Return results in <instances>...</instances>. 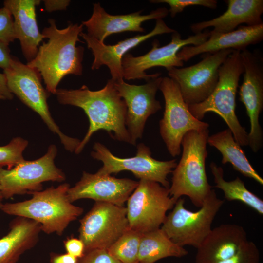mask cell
<instances>
[{
  "label": "cell",
  "mask_w": 263,
  "mask_h": 263,
  "mask_svg": "<svg viewBox=\"0 0 263 263\" xmlns=\"http://www.w3.org/2000/svg\"><path fill=\"white\" fill-rule=\"evenodd\" d=\"M242 226L224 224L211 229L197 248L195 263H216L236 254L248 242Z\"/></svg>",
  "instance_id": "20"
},
{
  "label": "cell",
  "mask_w": 263,
  "mask_h": 263,
  "mask_svg": "<svg viewBox=\"0 0 263 263\" xmlns=\"http://www.w3.org/2000/svg\"><path fill=\"white\" fill-rule=\"evenodd\" d=\"M11 57L8 45L0 41V68L3 70L8 68Z\"/></svg>",
  "instance_id": "36"
},
{
  "label": "cell",
  "mask_w": 263,
  "mask_h": 263,
  "mask_svg": "<svg viewBox=\"0 0 263 263\" xmlns=\"http://www.w3.org/2000/svg\"><path fill=\"white\" fill-rule=\"evenodd\" d=\"M55 94L60 104L79 107L88 118L89 128L75 154L81 153L93 135L100 130L106 131L113 139L132 145L125 124L127 107L111 79L97 91L90 90L84 85L77 89H57Z\"/></svg>",
  "instance_id": "1"
},
{
  "label": "cell",
  "mask_w": 263,
  "mask_h": 263,
  "mask_svg": "<svg viewBox=\"0 0 263 263\" xmlns=\"http://www.w3.org/2000/svg\"><path fill=\"white\" fill-rule=\"evenodd\" d=\"M0 91L4 95L6 100L13 99V94L10 92L7 88L5 75L3 73H0Z\"/></svg>",
  "instance_id": "38"
},
{
  "label": "cell",
  "mask_w": 263,
  "mask_h": 263,
  "mask_svg": "<svg viewBox=\"0 0 263 263\" xmlns=\"http://www.w3.org/2000/svg\"><path fill=\"white\" fill-rule=\"evenodd\" d=\"M188 254V251L184 247L172 242L160 228L141 235L139 263H154L163 258H181Z\"/></svg>",
  "instance_id": "26"
},
{
  "label": "cell",
  "mask_w": 263,
  "mask_h": 263,
  "mask_svg": "<svg viewBox=\"0 0 263 263\" xmlns=\"http://www.w3.org/2000/svg\"><path fill=\"white\" fill-rule=\"evenodd\" d=\"M263 39V23L248 26H241L237 29L226 33L210 31L208 39L197 46H186L177 53L184 62L202 54H213L224 50L242 51L250 45L258 43Z\"/></svg>",
  "instance_id": "21"
},
{
  "label": "cell",
  "mask_w": 263,
  "mask_h": 263,
  "mask_svg": "<svg viewBox=\"0 0 263 263\" xmlns=\"http://www.w3.org/2000/svg\"><path fill=\"white\" fill-rule=\"evenodd\" d=\"M142 10L125 15H113L108 13L99 3L94 4L93 13L89 19L82 22L87 34L101 42L110 35L126 31L144 32L143 22L153 19L165 18L169 10L159 8L147 15H141Z\"/></svg>",
  "instance_id": "19"
},
{
  "label": "cell",
  "mask_w": 263,
  "mask_h": 263,
  "mask_svg": "<svg viewBox=\"0 0 263 263\" xmlns=\"http://www.w3.org/2000/svg\"><path fill=\"white\" fill-rule=\"evenodd\" d=\"M45 10L48 12L64 10L69 6V0H43Z\"/></svg>",
  "instance_id": "35"
},
{
  "label": "cell",
  "mask_w": 263,
  "mask_h": 263,
  "mask_svg": "<svg viewBox=\"0 0 263 263\" xmlns=\"http://www.w3.org/2000/svg\"><path fill=\"white\" fill-rule=\"evenodd\" d=\"M207 143L220 151L223 164H230L236 171L263 185V178L251 165L228 128L209 136Z\"/></svg>",
  "instance_id": "25"
},
{
  "label": "cell",
  "mask_w": 263,
  "mask_h": 263,
  "mask_svg": "<svg viewBox=\"0 0 263 263\" xmlns=\"http://www.w3.org/2000/svg\"><path fill=\"white\" fill-rule=\"evenodd\" d=\"M227 9L225 12L211 20L191 24V30L198 34L212 27L214 33H226L235 30L242 24L252 26L263 23V0H226Z\"/></svg>",
  "instance_id": "23"
},
{
  "label": "cell",
  "mask_w": 263,
  "mask_h": 263,
  "mask_svg": "<svg viewBox=\"0 0 263 263\" xmlns=\"http://www.w3.org/2000/svg\"><path fill=\"white\" fill-rule=\"evenodd\" d=\"M1 100H6L4 95L0 91V101Z\"/></svg>",
  "instance_id": "40"
},
{
  "label": "cell",
  "mask_w": 263,
  "mask_h": 263,
  "mask_svg": "<svg viewBox=\"0 0 263 263\" xmlns=\"http://www.w3.org/2000/svg\"><path fill=\"white\" fill-rule=\"evenodd\" d=\"M224 203V200L217 197L212 189L200 209L193 212L186 208L185 199L180 198L160 228L177 245L197 249L211 231L213 221Z\"/></svg>",
  "instance_id": "7"
},
{
  "label": "cell",
  "mask_w": 263,
  "mask_h": 263,
  "mask_svg": "<svg viewBox=\"0 0 263 263\" xmlns=\"http://www.w3.org/2000/svg\"><path fill=\"white\" fill-rule=\"evenodd\" d=\"M138 184L129 178H117L110 175L90 173L84 171L80 180L67 192L73 203L82 199H91L119 206H124Z\"/></svg>",
  "instance_id": "17"
},
{
  "label": "cell",
  "mask_w": 263,
  "mask_h": 263,
  "mask_svg": "<svg viewBox=\"0 0 263 263\" xmlns=\"http://www.w3.org/2000/svg\"><path fill=\"white\" fill-rule=\"evenodd\" d=\"M79 222L85 252L108 249L129 228L126 207L103 202H95Z\"/></svg>",
  "instance_id": "13"
},
{
  "label": "cell",
  "mask_w": 263,
  "mask_h": 263,
  "mask_svg": "<svg viewBox=\"0 0 263 263\" xmlns=\"http://www.w3.org/2000/svg\"><path fill=\"white\" fill-rule=\"evenodd\" d=\"M40 0H6L3 6L11 12L16 39L27 62L36 56L40 43L44 38L38 27L36 8Z\"/></svg>",
  "instance_id": "22"
},
{
  "label": "cell",
  "mask_w": 263,
  "mask_h": 263,
  "mask_svg": "<svg viewBox=\"0 0 263 263\" xmlns=\"http://www.w3.org/2000/svg\"><path fill=\"white\" fill-rule=\"evenodd\" d=\"M150 2L154 3H167L169 6V12L172 18L182 12L188 6H201L214 9L217 6L216 0H153Z\"/></svg>",
  "instance_id": "30"
},
{
  "label": "cell",
  "mask_w": 263,
  "mask_h": 263,
  "mask_svg": "<svg viewBox=\"0 0 263 263\" xmlns=\"http://www.w3.org/2000/svg\"><path fill=\"white\" fill-rule=\"evenodd\" d=\"M209 136L207 129L190 131L183 137L182 156L172 171L171 184L169 188V195L175 202L186 196L195 206L200 207L212 190L205 168Z\"/></svg>",
  "instance_id": "4"
},
{
  "label": "cell",
  "mask_w": 263,
  "mask_h": 263,
  "mask_svg": "<svg viewBox=\"0 0 263 263\" xmlns=\"http://www.w3.org/2000/svg\"><path fill=\"white\" fill-rule=\"evenodd\" d=\"M3 199L4 198L3 197V196L2 195L1 190H0V207L3 204L2 201H3Z\"/></svg>",
  "instance_id": "39"
},
{
  "label": "cell",
  "mask_w": 263,
  "mask_h": 263,
  "mask_svg": "<svg viewBox=\"0 0 263 263\" xmlns=\"http://www.w3.org/2000/svg\"><path fill=\"white\" fill-rule=\"evenodd\" d=\"M210 169L215 183V187L223 191L225 198L228 201H238L263 215V201L251 192L239 177L227 181L224 178V170L215 163L212 162Z\"/></svg>",
  "instance_id": "27"
},
{
  "label": "cell",
  "mask_w": 263,
  "mask_h": 263,
  "mask_svg": "<svg viewBox=\"0 0 263 263\" xmlns=\"http://www.w3.org/2000/svg\"><path fill=\"white\" fill-rule=\"evenodd\" d=\"M70 186L65 183L55 188L51 186L30 194L31 199L16 203L2 204L0 209L4 213L34 220L40 225L41 231L47 234L61 236L70 223L77 219L83 209L71 203L67 192Z\"/></svg>",
  "instance_id": "3"
},
{
  "label": "cell",
  "mask_w": 263,
  "mask_h": 263,
  "mask_svg": "<svg viewBox=\"0 0 263 263\" xmlns=\"http://www.w3.org/2000/svg\"><path fill=\"white\" fill-rule=\"evenodd\" d=\"M159 89L165 100L159 132L166 148L172 157L180 154L181 142L189 131L208 129L209 124L194 117L185 102L177 83L169 77H162Z\"/></svg>",
  "instance_id": "9"
},
{
  "label": "cell",
  "mask_w": 263,
  "mask_h": 263,
  "mask_svg": "<svg viewBox=\"0 0 263 263\" xmlns=\"http://www.w3.org/2000/svg\"><path fill=\"white\" fill-rule=\"evenodd\" d=\"M28 141L21 137L13 138L7 144L0 146V168L10 169L24 160L23 153Z\"/></svg>",
  "instance_id": "29"
},
{
  "label": "cell",
  "mask_w": 263,
  "mask_h": 263,
  "mask_svg": "<svg viewBox=\"0 0 263 263\" xmlns=\"http://www.w3.org/2000/svg\"><path fill=\"white\" fill-rule=\"evenodd\" d=\"M233 51L229 49L207 53L195 64L167 70L169 77L178 84L188 105L200 103L209 96L217 84L220 67Z\"/></svg>",
  "instance_id": "14"
},
{
  "label": "cell",
  "mask_w": 263,
  "mask_h": 263,
  "mask_svg": "<svg viewBox=\"0 0 263 263\" xmlns=\"http://www.w3.org/2000/svg\"><path fill=\"white\" fill-rule=\"evenodd\" d=\"M91 156L102 162V166L96 172L102 175L117 174L122 171H130L137 178L154 181L169 188L170 185L168 176L177 165L176 159L159 161L151 156L149 147L144 143L137 146L136 155L132 157L120 158L113 154L104 145L95 142Z\"/></svg>",
  "instance_id": "11"
},
{
  "label": "cell",
  "mask_w": 263,
  "mask_h": 263,
  "mask_svg": "<svg viewBox=\"0 0 263 263\" xmlns=\"http://www.w3.org/2000/svg\"><path fill=\"white\" fill-rule=\"evenodd\" d=\"M209 32L205 30L201 33L182 39L180 33L175 31L172 33L170 42L163 46L160 47L159 41L154 40L151 49L143 56H134L130 53L126 54L122 59L123 79L148 81L160 76V73L146 74V70L150 68L161 66L168 70L183 66L184 62L177 56L178 52L184 46H197L203 43L209 38Z\"/></svg>",
  "instance_id": "12"
},
{
  "label": "cell",
  "mask_w": 263,
  "mask_h": 263,
  "mask_svg": "<svg viewBox=\"0 0 263 263\" xmlns=\"http://www.w3.org/2000/svg\"><path fill=\"white\" fill-rule=\"evenodd\" d=\"M78 259L67 253L65 254L52 253L50 254V263H77Z\"/></svg>",
  "instance_id": "37"
},
{
  "label": "cell",
  "mask_w": 263,
  "mask_h": 263,
  "mask_svg": "<svg viewBox=\"0 0 263 263\" xmlns=\"http://www.w3.org/2000/svg\"><path fill=\"white\" fill-rule=\"evenodd\" d=\"M127 203L129 228L144 233L160 228L167 211L176 202L169 195V188L157 182L141 179Z\"/></svg>",
  "instance_id": "10"
},
{
  "label": "cell",
  "mask_w": 263,
  "mask_h": 263,
  "mask_svg": "<svg viewBox=\"0 0 263 263\" xmlns=\"http://www.w3.org/2000/svg\"><path fill=\"white\" fill-rule=\"evenodd\" d=\"M142 234L129 228L107 250L122 263H139V248Z\"/></svg>",
  "instance_id": "28"
},
{
  "label": "cell",
  "mask_w": 263,
  "mask_h": 263,
  "mask_svg": "<svg viewBox=\"0 0 263 263\" xmlns=\"http://www.w3.org/2000/svg\"><path fill=\"white\" fill-rule=\"evenodd\" d=\"M175 31L169 27L162 19H158L156 20L154 28L149 33L125 39L114 45L105 44L82 32L80 36L85 41L94 56L91 69L97 70L102 65L107 66L112 76L111 79L115 81L124 79L122 59L130 50L152 37Z\"/></svg>",
  "instance_id": "18"
},
{
  "label": "cell",
  "mask_w": 263,
  "mask_h": 263,
  "mask_svg": "<svg viewBox=\"0 0 263 263\" xmlns=\"http://www.w3.org/2000/svg\"><path fill=\"white\" fill-rule=\"evenodd\" d=\"M77 263H122L106 249H94L84 252Z\"/></svg>",
  "instance_id": "33"
},
{
  "label": "cell",
  "mask_w": 263,
  "mask_h": 263,
  "mask_svg": "<svg viewBox=\"0 0 263 263\" xmlns=\"http://www.w3.org/2000/svg\"><path fill=\"white\" fill-rule=\"evenodd\" d=\"M16 39L12 15L7 8L3 6L0 9V41L9 45Z\"/></svg>",
  "instance_id": "32"
},
{
  "label": "cell",
  "mask_w": 263,
  "mask_h": 263,
  "mask_svg": "<svg viewBox=\"0 0 263 263\" xmlns=\"http://www.w3.org/2000/svg\"><path fill=\"white\" fill-rule=\"evenodd\" d=\"M244 70L241 51L234 50L220 67L218 81L212 94L200 103L188 105L190 113L199 120L207 113L217 114L225 121L241 146L248 145V133L235 113L236 96Z\"/></svg>",
  "instance_id": "5"
},
{
  "label": "cell",
  "mask_w": 263,
  "mask_h": 263,
  "mask_svg": "<svg viewBox=\"0 0 263 263\" xmlns=\"http://www.w3.org/2000/svg\"><path fill=\"white\" fill-rule=\"evenodd\" d=\"M9 228L0 238V263H16L23 253L37 244L41 231L38 222L18 216L11 221Z\"/></svg>",
  "instance_id": "24"
},
{
  "label": "cell",
  "mask_w": 263,
  "mask_h": 263,
  "mask_svg": "<svg viewBox=\"0 0 263 263\" xmlns=\"http://www.w3.org/2000/svg\"><path fill=\"white\" fill-rule=\"evenodd\" d=\"M216 263H260V252L256 244L248 241L236 254Z\"/></svg>",
  "instance_id": "31"
},
{
  "label": "cell",
  "mask_w": 263,
  "mask_h": 263,
  "mask_svg": "<svg viewBox=\"0 0 263 263\" xmlns=\"http://www.w3.org/2000/svg\"><path fill=\"white\" fill-rule=\"evenodd\" d=\"M162 79L160 76L152 78L141 85L128 84L124 79L113 81L127 107L125 124L133 145L142 138L148 118L162 108L156 99Z\"/></svg>",
  "instance_id": "16"
},
{
  "label": "cell",
  "mask_w": 263,
  "mask_h": 263,
  "mask_svg": "<svg viewBox=\"0 0 263 263\" xmlns=\"http://www.w3.org/2000/svg\"><path fill=\"white\" fill-rule=\"evenodd\" d=\"M63 244L67 253L77 259L82 257L84 254V244L79 238L73 236L68 237L63 241Z\"/></svg>",
  "instance_id": "34"
},
{
  "label": "cell",
  "mask_w": 263,
  "mask_h": 263,
  "mask_svg": "<svg viewBox=\"0 0 263 263\" xmlns=\"http://www.w3.org/2000/svg\"><path fill=\"white\" fill-rule=\"evenodd\" d=\"M48 23L49 26L42 32L47 41L39 46L35 57L27 64L40 73L46 90L55 94L63 77L82 74L84 49L76 46V43L81 42L79 37L83 25L71 23L65 28L58 29L54 19H49Z\"/></svg>",
  "instance_id": "2"
},
{
  "label": "cell",
  "mask_w": 263,
  "mask_h": 263,
  "mask_svg": "<svg viewBox=\"0 0 263 263\" xmlns=\"http://www.w3.org/2000/svg\"><path fill=\"white\" fill-rule=\"evenodd\" d=\"M57 153L56 146L52 144L46 153L38 159H24L10 169L0 168V190L3 198L42 190L45 182L64 181L65 173L55 164Z\"/></svg>",
  "instance_id": "8"
},
{
  "label": "cell",
  "mask_w": 263,
  "mask_h": 263,
  "mask_svg": "<svg viewBox=\"0 0 263 263\" xmlns=\"http://www.w3.org/2000/svg\"><path fill=\"white\" fill-rule=\"evenodd\" d=\"M244 66L243 81L239 87V100L244 105L249 119L248 145L257 152L263 146V131L259 116L263 108V59L257 52L241 51Z\"/></svg>",
  "instance_id": "15"
},
{
  "label": "cell",
  "mask_w": 263,
  "mask_h": 263,
  "mask_svg": "<svg viewBox=\"0 0 263 263\" xmlns=\"http://www.w3.org/2000/svg\"><path fill=\"white\" fill-rule=\"evenodd\" d=\"M3 73L10 92L38 114L48 129L58 135L67 151L75 152L80 140L64 134L55 122L49 111L48 94L42 84L40 73L13 56L9 67Z\"/></svg>",
  "instance_id": "6"
}]
</instances>
